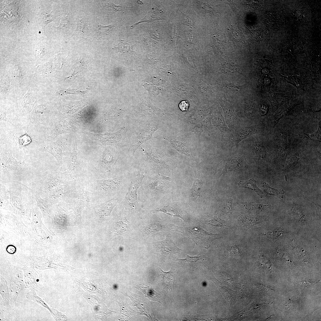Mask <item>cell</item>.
I'll return each mask as SVG.
<instances>
[{"label":"cell","instance_id":"1","mask_svg":"<svg viewBox=\"0 0 321 321\" xmlns=\"http://www.w3.org/2000/svg\"><path fill=\"white\" fill-rule=\"evenodd\" d=\"M42 126L28 121L19 127L14 128L16 145L13 150L22 151L25 155L31 151H38L45 142Z\"/></svg>","mask_w":321,"mask_h":321},{"label":"cell","instance_id":"2","mask_svg":"<svg viewBox=\"0 0 321 321\" xmlns=\"http://www.w3.org/2000/svg\"><path fill=\"white\" fill-rule=\"evenodd\" d=\"M173 231L182 233L193 240L197 245L208 249L211 243L220 238L221 235L208 232L199 226L180 227L171 224Z\"/></svg>","mask_w":321,"mask_h":321},{"label":"cell","instance_id":"3","mask_svg":"<svg viewBox=\"0 0 321 321\" xmlns=\"http://www.w3.org/2000/svg\"><path fill=\"white\" fill-rule=\"evenodd\" d=\"M66 147L64 138H59L55 141L46 142L42 144L38 151L46 152L52 155L58 163H62Z\"/></svg>","mask_w":321,"mask_h":321},{"label":"cell","instance_id":"4","mask_svg":"<svg viewBox=\"0 0 321 321\" xmlns=\"http://www.w3.org/2000/svg\"><path fill=\"white\" fill-rule=\"evenodd\" d=\"M50 106L46 103L35 104L29 117V121L32 124L47 126L51 119L49 117Z\"/></svg>","mask_w":321,"mask_h":321},{"label":"cell","instance_id":"5","mask_svg":"<svg viewBox=\"0 0 321 321\" xmlns=\"http://www.w3.org/2000/svg\"><path fill=\"white\" fill-rule=\"evenodd\" d=\"M70 129L67 123L62 120L52 119L46 126H44V136L45 142L52 141L58 135L68 132Z\"/></svg>","mask_w":321,"mask_h":321},{"label":"cell","instance_id":"6","mask_svg":"<svg viewBox=\"0 0 321 321\" xmlns=\"http://www.w3.org/2000/svg\"><path fill=\"white\" fill-rule=\"evenodd\" d=\"M0 147V168L11 170L22 169L25 165V160L17 161L12 156V150L7 147Z\"/></svg>","mask_w":321,"mask_h":321},{"label":"cell","instance_id":"7","mask_svg":"<svg viewBox=\"0 0 321 321\" xmlns=\"http://www.w3.org/2000/svg\"><path fill=\"white\" fill-rule=\"evenodd\" d=\"M144 176L142 174H138L132 177L130 186L125 197V204L133 208L138 204L137 193Z\"/></svg>","mask_w":321,"mask_h":321},{"label":"cell","instance_id":"8","mask_svg":"<svg viewBox=\"0 0 321 321\" xmlns=\"http://www.w3.org/2000/svg\"><path fill=\"white\" fill-rule=\"evenodd\" d=\"M0 114V121L9 122L14 128L19 127L25 122L18 116L15 109L8 106L1 105Z\"/></svg>","mask_w":321,"mask_h":321},{"label":"cell","instance_id":"9","mask_svg":"<svg viewBox=\"0 0 321 321\" xmlns=\"http://www.w3.org/2000/svg\"><path fill=\"white\" fill-rule=\"evenodd\" d=\"M125 129L123 128L117 132L104 133H89L94 139L103 144H111L118 143L123 139Z\"/></svg>","mask_w":321,"mask_h":321},{"label":"cell","instance_id":"10","mask_svg":"<svg viewBox=\"0 0 321 321\" xmlns=\"http://www.w3.org/2000/svg\"><path fill=\"white\" fill-rule=\"evenodd\" d=\"M156 246L164 255L166 256L180 254L182 251L176 245L171 237L169 235L166 236L165 239L157 242Z\"/></svg>","mask_w":321,"mask_h":321},{"label":"cell","instance_id":"11","mask_svg":"<svg viewBox=\"0 0 321 321\" xmlns=\"http://www.w3.org/2000/svg\"><path fill=\"white\" fill-rule=\"evenodd\" d=\"M64 183L62 174L59 172L52 173L44 179L43 183V189L44 192L47 193Z\"/></svg>","mask_w":321,"mask_h":321},{"label":"cell","instance_id":"12","mask_svg":"<svg viewBox=\"0 0 321 321\" xmlns=\"http://www.w3.org/2000/svg\"><path fill=\"white\" fill-rule=\"evenodd\" d=\"M23 274L10 275V297L13 303H15L20 292L25 288Z\"/></svg>","mask_w":321,"mask_h":321},{"label":"cell","instance_id":"13","mask_svg":"<svg viewBox=\"0 0 321 321\" xmlns=\"http://www.w3.org/2000/svg\"><path fill=\"white\" fill-rule=\"evenodd\" d=\"M4 144L11 145L14 147L16 145L14 130L11 132L6 124L0 121V146L2 147Z\"/></svg>","mask_w":321,"mask_h":321},{"label":"cell","instance_id":"14","mask_svg":"<svg viewBox=\"0 0 321 321\" xmlns=\"http://www.w3.org/2000/svg\"><path fill=\"white\" fill-rule=\"evenodd\" d=\"M158 128L157 127H149L140 133L133 144V154L142 144L152 138V134Z\"/></svg>","mask_w":321,"mask_h":321},{"label":"cell","instance_id":"15","mask_svg":"<svg viewBox=\"0 0 321 321\" xmlns=\"http://www.w3.org/2000/svg\"><path fill=\"white\" fill-rule=\"evenodd\" d=\"M96 182L99 189L106 192H111L118 190L119 182L115 179L96 180Z\"/></svg>","mask_w":321,"mask_h":321},{"label":"cell","instance_id":"16","mask_svg":"<svg viewBox=\"0 0 321 321\" xmlns=\"http://www.w3.org/2000/svg\"><path fill=\"white\" fill-rule=\"evenodd\" d=\"M69 190L68 186L64 183L47 193V198L50 201L61 200L67 196Z\"/></svg>","mask_w":321,"mask_h":321},{"label":"cell","instance_id":"17","mask_svg":"<svg viewBox=\"0 0 321 321\" xmlns=\"http://www.w3.org/2000/svg\"><path fill=\"white\" fill-rule=\"evenodd\" d=\"M79 153L77 147V143H75L74 146L68 163V171L70 175H75L77 174V171L79 165Z\"/></svg>","mask_w":321,"mask_h":321},{"label":"cell","instance_id":"18","mask_svg":"<svg viewBox=\"0 0 321 321\" xmlns=\"http://www.w3.org/2000/svg\"><path fill=\"white\" fill-rule=\"evenodd\" d=\"M265 217L249 215H243L240 217L241 225L246 228L252 227L254 225L265 221Z\"/></svg>","mask_w":321,"mask_h":321},{"label":"cell","instance_id":"19","mask_svg":"<svg viewBox=\"0 0 321 321\" xmlns=\"http://www.w3.org/2000/svg\"><path fill=\"white\" fill-rule=\"evenodd\" d=\"M256 131L255 129L252 127L238 126L236 128L235 133L237 144L254 134Z\"/></svg>","mask_w":321,"mask_h":321},{"label":"cell","instance_id":"20","mask_svg":"<svg viewBox=\"0 0 321 321\" xmlns=\"http://www.w3.org/2000/svg\"><path fill=\"white\" fill-rule=\"evenodd\" d=\"M116 159L114 158L113 155L107 150L104 151L101 158V166L102 169V171H108L116 163Z\"/></svg>","mask_w":321,"mask_h":321},{"label":"cell","instance_id":"21","mask_svg":"<svg viewBox=\"0 0 321 321\" xmlns=\"http://www.w3.org/2000/svg\"><path fill=\"white\" fill-rule=\"evenodd\" d=\"M159 269L162 284L167 289H171L175 280L173 272L171 270L166 272L163 271L160 268Z\"/></svg>","mask_w":321,"mask_h":321},{"label":"cell","instance_id":"22","mask_svg":"<svg viewBox=\"0 0 321 321\" xmlns=\"http://www.w3.org/2000/svg\"><path fill=\"white\" fill-rule=\"evenodd\" d=\"M202 219L204 223L210 226L219 227L226 226L224 221L216 215H204Z\"/></svg>","mask_w":321,"mask_h":321},{"label":"cell","instance_id":"23","mask_svg":"<svg viewBox=\"0 0 321 321\" xmlns=\"http://www.w3.org/2000/svg\"><path fill=\"white\" fill-rule=\"evenodd\" d=\"M0 294L6 304L8 306L12 303L9 292L7 281L4 278L0 276Z\"/></svg>","mask_w":321,"mask_h":321},{"label":"cell","instance_id":"24","mask_svg":"<svg viewBox=\"0 0 321 321\" xmlns=\"http://www.w3.org/2000/svg\"><path fill=\"white\" fill-rule=\"evenodd\" d=\"M256 180L251 179L246 181H240L238 183V186L241 188H244L253 190L261 198L263 196V192L257 186Z\"/></svg>","mask_w":321,"mask_h":321},{"label":"cell","instance_id":"25","mask_svg":"<svg viewBox=\"0 0 321 321\" xmlns=\"http://www.w3.org/2000/svg\"><path fill=\"white\" fill-rule=\"evenodd\" d=\"M139 289L144 294L145 298H147L152 301H158L160 303L159 301L160 297V295L151 286L139 287Z\"/></svg>","mask_w":321,"mask_h":321},{"label":"cell","instance_id":"26","mask_svg":"<svg viewBox=\"0 0 321 321\" xmlns=\"http://www.w3.org/2000/svg\"><path fill=\"white\" fill-rule=\"evenodd\" d=\"M263 190L264 192L266 195L274 196L280 199L284 198V191L283 190L276 189L271 187L268 183L264 182Z\"/></svg>","mask_w":321,"mask_h":321},{"label":"cell","instance_id":"27","mask_svg":"<svg viewBox=\"0 0 321 321\" xmlns=\"http://www.w3.org/2000/svg\"><path fill=\"white\" fill-rule=\"evenodd\" d=\"M114 207V204L112 202H107L98 207L97 208V213L101 217L109 216Z\"/></svg>","mask_w":321,"mask_h":321},{"label":"cell","instance_id":"28","mask_svg":"<svg viewBox=\"0 0 321 321\" xmlns=\"http://www.w3.org/2000/svg\"><path fill=\"white\" fill-rule=\"evenodd\" d=\"M192 197L196 199L200 198L201 195V182L198 178H195L191 189Z\"/></svg>","mask_w":321,"mask_h":321},{"label":"cell","instance_id":"29","mask_svg":"<svg viewBox=\"0 0 321 321\" xmlns=\"http://www.w3.org/2000/svg\"><path fill=\"white\" fill-rule=\"evenodd\" d=\"M171 144V145L174 148L178 151L187 155H189V151L185 145L181 142L177 141H172L169 139H167Z\"/></svg>","mask_w":321,"mask_h":321},{"label":"cell","instance_id":"30","mask_svg":"<svg viewBox=\"0 0 321 321\" xmlns=\"http://www.w3.org/2000/svg\"><path fill=\"white\" fill-rule=\"evenodd\" d=\"M155 212H162L165 213L171 216L177 217L182 218L184 221V218L181 216L179 212L174 208L170 207H164L162 208H158L155 210Z\"/></svg>","mask_w":321,"mask_h":321},{"label":"cell","instance_id":"31","mask_svg":"<svg viewBox=\"0 0 321 321\" xmlns=\"http://www.w3.org/2000/svg\"><path fill=\"white\" fill-rule=\"evenodd\" d=\"M132 44L124 41H121L114 46V49L118 50L121 52L133 51Z\"/></svg>","mask_w":321,"mask_h":321},{"label":"cell","instance_id":"32","mask_svg":"<svg viewBox=\"0 0 321 321\" xmlns=\"http://www.w3.org/2000/svg\"><path fill=\"white\" fill-rule=\"evenodd\" d=\"M1 92L4 94L8 93L10 89L11 83L8 77L6 76L1 80Z\"/></svg>","mask_w":321,"mask_h":321},{"label":"cell","instance_id":"33","mask_svg":"<svg viewBox=\"0 0 321 321\" xmlns=\"http://www.w3.org/2000/svg\"><path fill=\"white\" fill-rule=\"evenodd\" d=\"M243 248L241 245L233 246L231 249L227 250L225 253L226 256L235 257L239 256L242 254Z\"/></svg>","mask_w":321,"mask_h":321},{"label":"cell","instance_id":"34","mask_svg":"<svg viewBox=\"0 0 321 321\" xmlns=\"http://www.w3.org/2000/svg\"><path fill=\"white\" fill-rule=\"evenodd\" d=\"M268 205L267 204L251 202L246 205L245 207L250 210L260 211L265 209L268 207Z\"/></svg>","mask_w":321,"mask_h":321},{"label":"cell","instance_id":"35","mask_svg":"<svg viewBox=\"0 0 321 321\" xmlns=\"http://www.w3.org/2000/svg\"><path fill=\"white\" fill-rule=\"evenodd\" d=\"M12 73L14 78L19 83L23 82V75L21 67L18 66L14 67L12 69Z\"/></svg>","mask_w":321,"mask_h":321},{"label":"cell","instance_id":"36","mask_svg":"<svg viewBox=\"0 0 321 321\" xmlns=\"http://www.w3.org/2000/svg\"><path fill=\"white\" fill-rule=\"evenodd\" d=\"M255 148L258 156L262 158L265 157L266 152L264 147L260 142L257 141L256 142Z\"/></svg>","mask_w":321,"mask_h":321},{"label":"cell","instance_id":"37","mask_svg":"<svg viewBox=\"0 0 321 321\" xmlns=\"http://www.w3.org/2000/svg\"><path fill=\"white\" fill-rule=\"evenodd\" d=\"M185 255H186V257L185 259H178L189 265L197 263L202 258V256L200 255L191 256L186 254Z\"/></svg>","mask_w":321,"mask_h":321},{"label":"cell","instance_id":"38","mask_svg":"<svg viewBox=\"0 0 321 321\" xmlns=\"http://www.w3.org/2000/svg\"><path fill=\"white\" fill-rule=\"evenodd\" d=\"M239 165V161L236 157L233 158L226 163L225 168L229 170H234L238 168Z\"/></svg>","mask_w":321,"mask_h":321},{"label":"cell","instance_id":"39","mask_svg":"<svg viewBox=\"0 0 321 321\" xmlns=\"http://www.w3.org/2000/svg\"><path fill=\"white\" fill-rule=\"evenodd\" d=\"M114 26V24L103 26L101 24L98 26V32L99 34L102 35L109 32Z\"/></svg>","mask_w":321,"mask_h":321},{"label":"cell","instance_id":"40","mask_svg":"<svg viewBox=\"0 0 321 321\" xmlns=\"http://www.w3.org/2000/svg\"><path fill=\"white\" fill-rule=\"evenodd\" d=\"M232 200H230L224 205L223 210L225 213L229 216L232 214Z\"/></svg>","mask_w":321,"mask_h":321},{"label":"cell","instance_id":"41","mask_svg":"<svg viewBox=\"0 0 321 321\" xmlns=\"http://www.w3.org/2000/svg\"><path fill=\"white\" fill-rule=\"evenodd\" d=\"M293 213L296 218L299 220L303 219L305 217L303 210L300 208L297 207H294L293 210Z\"/></svg>","mask_w":321,"mask_h":321},{"label":"cell","instance_id":"42","mask_svg":"<svg viewBox=\"0 0 321 321\" xmlns=\"http://www.w3.org/2000/svg\"><path fill=\"white\" fill-rule=\"evenodd\" d=\"M226 87L231 91L237 92L240 91L244 87L245 85L242 86H236L233 84H225Z\"/></svg>","mask_w":321,"mask_h":321},{"label":"cell","instance_id":"43","mask_svg":"<svg viewBox=\"0 0 321 321\" xmlns=\"http://www.w3.org/2000/svg\"><path fill=\"white\" fill-rule=\"evenodd\" d=\"M226 65H224V71L226 72V73H227V72H228V73H232L235 72H236V70L235 69V67L234 66H232L231 64H228L227 63Z\"/></svg>","mask_w":321,"mask_h":321},{"label":"cell","instance_id":"44","mask_svg":"<svg viewBox=\"0 0 321 321\" xmlns=\"http://www.w3.org/2000/svg\"><path fill=\"white\" fill-rule=\"evenodd\" d=\"M189 104L186 101H183L181 102L179 104V107L182 111H186L188 108Z\"/></svg>","mask_w":321,"mask_h":321},{"label":"cell","instance_id":"45","mask_svg":"<svg viewBox=\"0 0 321 321\" xmlns=\"http://www.w3.org/2000/svg\"><path fill=\"white\" fill-rule=\"evenodd\" d=\"M316 282H317V281L312 280H308L301 281L303 284L306 286L310 285L311 284L315 283Z\"/></svg>","mask_w":321,"mask_h":321},{"label":"cell","instance_id":"46","mask_svg":"<svg viewBox=\"0 0 321 321\" xmlns=\"http://www.w3.org/2000/svg\"><path fill=\"white\" fill-rule=\"evenodd\" d=\"M108 6H111L114 7L115 9H116V10H118V7H118V6H117L115 5L113 3H110L108 4Z\"/></svg>","mask_w":321,"mask_h":321}]
</instances>
